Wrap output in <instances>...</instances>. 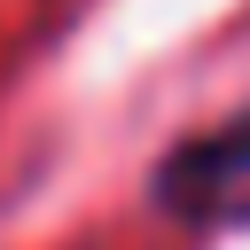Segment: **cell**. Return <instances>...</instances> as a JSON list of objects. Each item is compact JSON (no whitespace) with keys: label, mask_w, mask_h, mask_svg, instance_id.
<instances>
[{"label":"cell","mask_w":250,"mask_h":250,"mask_svg":"<svg viewBox=\"0 0 250 250\" xmlns=\"http://www.w3.org/2000/svg\"><path fill=\"white\" fill-rule=\"evenodd\" d=\"M148 195L188 227H250V117L180 141L156 164Z\"/></svg>","instance_id":"cell-1"}]
</instances>
